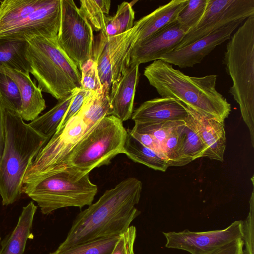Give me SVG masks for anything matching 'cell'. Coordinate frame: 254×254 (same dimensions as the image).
Returning <instances> with one entry per match:
<instances>
[{"label":"cell","mask_w":254,"mask_h":254,"mask_svg":"<svg viewBox=\"0 0 254 254\" xmlns=\"http://www.w3.org/2000/svg\"><path fill=\"white\" fill-rule=\"evenodd\" d=\"M142 188L140 181L129 177L106 190L96 202L77 215L66 238L56 250L120 235L140 214L135 206L139 201Z\"/></svg>","instance_id":"6da1fadb"},{"label":"cell","mask_w":254,"mask_h":254,"mask_svg":"<svg viewBox=\"0 0 254 254\" xmlns=\"http://www.w3.org/2000/svg\"><path fill=\"white\" fill-rule=\"evenodd\" d=\"M144 75L161 97L176 99L200 114L224 123L231 111V105L216 89V75L190 76L159 60L145 67Z\"/></svg>","instance_id":"7a4b0ae2"},{"label":"cell","mask_w":254,"mask_h":254,"mask_svg":"<svg viewBox=\"0 0 254 254\" xmlns=\"http://www.w3.org/2000/svg\"><path fill=\"white\" fill-rule=\"evenodd\" d=\"M5 112V140L0 159L3 205L12 204L20 197L27 170L50 139L30 127L20 114L7 109Z\"/></svg>","instance_id":"3957f363"},{"label":"cell","mask_w":254,"mask_h":254,"mask_svg":"<svg viewBox=\"0 0 254 254\" xmlns=\"http://www.w3.org/2000/svg\"><path fill=\"white\" fill-rule=\"evenodd\" d=\"M97 191L89 173L64 163L44 173L34 183L24 185L22 190L46 215L64 207L89 206Z\"/></svg>","instance_id":"277c9868"},{"label":"cell","mask_w":254,"mask_h":254,"mask_svg":"<svg viewBox=\"0 0 254 254\" xmlns=\"http://www.w3.org/2000/svg\"><path fill=\"white\" fill-rule=\"evenodd\" d=\"M25 51L31 73L42 91L58 101L81 87V72L59 47L57 38L34 37Z\"/></svg>","instance_id":"5b68a950"},{"label":"cell","mask_w":254,"mask_h":254,"mask_svg":"<svg viewBox=\"0 0 254 254\" xmlns=\"http://www.w3.org/2000/svg\"><path fill=\"white\" fill-rule=\"evenodd\" d=\"M223 63L233 85L229 93L239 104L254 147V15L247 18L227 43Z\"/></svg>","instance_id":"8992f818"},{"label":"cell","mask_w":254,"mask_h":254,"mask_svg":"<svg viewBox=\"0 0 254 254\" xmlns=\"http://www.w3.org/2000/svg\"><path fill=\"white\" fill-rule=\"evenodd\" d=\"M127 135L123 122L114 116H106L87 132L62 163L89 173L123 153Z\"/></svg>","instance_id":"52a82bcc"},{"label":"cell","mask_w":254,"mask_h":254,"mask_svg":"<svg viewBox=\"0 0 254 254\" xmlns=\"http://www.w3.org/2000/svg\"><path fill=\"white\" fill-rule=\"evenodd\" d=\"M137 35L134 25L129 30L114 36L100 32L94 39L92 59L97 64L102 84L107 85L110 90L129 66Z\"/></svg>","instance_id":"ba28073f"},{"label":"cell","mask_w":254,"mask_h":254,"mask_svg":"<svg viewBox=\"0 0 254 254\" xmlns=\"http://www.w3.org/2000/svg\"><path fill=\"white\" fill-rule=\"evenodd\" d=\"M57 42L79 70L83 64L92 58L93 29L73 0H61Z\"/></svg>","instance_id":"9c48e42d"},{"label":"cell","mask_w":254,"mask_h":254,"mask_svg":"<svg viewBox=\"0 0 254 254\" xmlns=\"http://www.w3.org/2000/svg\"><path fill=\"white\" fill-rule=\"evenodd\" d=\"M88 131L78 113L57 130L41 149L25 174L23 185L34 183L41 175L62 163Z\"/></svg>","instance_id":"30bf717a"},{"label":"cell","mask_w":254,"mask_h":254,"mask_svg":"<svg viewBox=\"0 0 254 254\" xmlns=\"http://www.w3.org/2000/svg\"><path fill=\"white\" fill-rule=\"evenodd\" d=\"M252 15H254V0H208L199 23L185 34L175 50L190 44L230 22L246 20Z\"/></svg>","instance_id":"8fae6325"},{"label":"cell","mask_w":254,"mask_h":254,"mask_svg":"<svg viewBox=\"0 0 254 254\" xmlns=\"http://www.w3.org/2000/svg\"><path fill=\"white\" fill-rule=\"evenodd\" d=\"M163 234L167 248L181 250L190 254H211L238 239H243V221H235L221 230L196 232L186 229L164 232Z\"/></svg>","instance_id":"7c38bea8"},{"label":"cell","mask_w":254,"mask_h":254,"mask_svg":"<svg viewBox=\"0 0 254 254\" xmlns=\"http://www.w3.org/2000/svg\"><path fill=\"white\" fill-rule=\"evenodd\" d=\"M61 19V0H44L43 4L0 39L27 41L42 36L57 38Z\"/></svg>","instance_id":"4fadbf2b"},{"label":"cell","mask_w":254,"mask_h":254,"mask_svg":"<svg viewBox=\"0 0 254 254\" xmlns=\"http://www.w3.org/2000/svg\"><path fill=\"white\" fill-rule=\"evenodd\" d=\"M244 20L230 22L190 44L165 54L160 60L180 68L193 67L200 63L217 46L230 39L233 32Z\"/></svg>","instance_id":"5bb4252c"},{"label":"cell","mask_w":254,"mask_h":254,"mask_svg":"<svg viewBox=\"0 0 254 254\" xmlns=\"http://www.w3.org/2000/svg\"><path fill=\"white\" fill-rule=\"evenodd\" d=\"M186 32L176 21L149 38L134 46L129 64H138L159 60L175 50Z\"/></svg>","instance_id":"9a60e30c"},{"label":"cell","mask_w":254,"mask_h":254,"mask_svg":"<svg viewBox=\"0 0 254 254\" xmlns=\"http://www.w3.org/2000/svg\"><path fill=\"white\" fill-rule=\"evenodd\" d=\"M187 107L188 112L187 120L206 147L205 157L223 162L226 145L224 123Z\"/></svg>","instance_id":"2e32d148"},{"label":"cell","mask_w":254,"mask_h":254,"mask_svg":"<svg viewBox=\"0 0 254 254\" xmlns=\"http://www.w3.org/2000/svg\"><path fill=\"white\" fill-rule=\"evenodd\" d=\"M187 107L171 97L156 98L146 101L133 111L131 119L134 123H153L186 121Z\"/></svg>","instance_id":"e0dca14e"},{"label":"cell","mask_w":254,"mask_h":254,"mask_svg":"<svg viewBox=\"0 0 254 254\" xmlns=\"http://www.w3.org/2000/svg\"><path fill=\"white\" fill-rule=\"evenodd\" d=\"M138 64H130L119 81L114 83L109 94L112 115L124 122L130 119L139 73Z\"/></svg>","instance_id":"ac0fdd59"},{"label":"cell","mask_w":254,"mask_h":254,"mask_svg":"<svg viewBox=\"0 0 254 254\" xmlns=\"http://www.w3.org/2000/svg\"><path fill=\"white\" fill-rule=\"evenodd\" d=\"M0 71L9 76L19 89L21 108L20 116L24 121H32L45 109V100L41 89L33 81L29 72L0 67Z\"/></svg>","instance_id":"d6986e66"},{"label":"cell","mask_w":254,"mask_h":254,"mask_svg":"<svg viewBox=\"0 0 254 254\" xmlns=\"http://www.w3.org/2000/svg\"><path fill=\"white\" fill-rule=\"evenodd\" d=\"M188 0H172L134 23L138 32L136 45L175 22Z\"/></svg>","instance_id":"ffe728a7"},{"label":"cell","mask_w":254,"mask_h":254,"mask_svg":"<svg viewBox=\"0 0 254 254\" xmlns=\"http://www.w3.org/2000/svg\"><path fill=\"white\" fill-rule=\"evenodd\" d=\"M37 209L31 201L22 208L13 230L1 242L0 254H23L27 241L33 237L31 232Z\"/></svg>","instance_id":"44dd1931"},{"label":"cell","mask_w":254,"mask_h":254,"mask_svg":"<svg viewBox=\"0 0 254 254\" xmlns=\"http://www.w3.org/2000/svg\"><path fill=\"white\" fill-rule=\"evenodd\" d=\"M110 92L108 86L102 84L101 89L91 92L78 112L88 130L103 118L112 115Z\"/></svg>","instance_id":"7402d4cb"},{"label":"cell","mask_w":254,"mask_h":254,"mask_svg":"<svg viewBox=\"0 0 254 254\" xmlns=\"http://www.w3.org/2000/svg\"><path fill=\"white\" fill-rule=\"evenodd\" d=\"M123 153L133 162L155 170L165 172L169 167L164 157L143 145L131 135L128 129Z\"/></svg>","instance_id":"603a6c76"},{"label":"cell","mask_w":254,"mask_h":254,"mask_svg":"<svg viewBox=\"0 0 254 254\" xmlns=\"http://www.w3.org/2000/svg\"><path fill=\"white\" fill-rule=\"evenodd\" d=\"M58 101L50 110L32 121L29 126L41 134L50 139L57 131L68 106L78 90Z\"/></svg>","instance_id":"cb8c5ba5"},{"label":"cell","mask_w":254,"mask_h":254,"mask_svg":"<svg viewBox=\"0 0 254 254\" xmlns=\"http://www.w3.org/2000/svg\"><path fill=\"white\" fill-rule=\"evenodd\" d=\"M27 43L24 40L0 39V67L29 72Z\"/></svg>","instance_id":"d4e9b609"},{"label":"cell","mask_w":254,"mask_h":254,"mask_svg":"<svg viewBox=\"0 0 254 254\" xmlns=\"http://www.w3.org/2000/svg\"><path fill=\"white\" fill-rule=\"evenodd\" d=\"M81 11L84 15L93 30L106 34L107 17L111 6L110 0H81Z\"/></svg>","instance_id":"484cf974"},{"label":"cell","mask_w":254,"mask_h":254,"mask_svg":"<svg viewBox=\"0 0 254 254\" xmlns=\"http://www.w3.org/2000/svg\"><path fill=\"white\" fill-rule=\"evenodd\" d=\"M134 12L132 5L124 1L118 6L116 14L107 17L106 35L114 36L131 29L134 25Z\"/></svg>","instance_id":"4316f807"},{"label":"cell","mask_w":254,"mask_h":254,"mask_svg":"<svg viewBox=\"0 0 254 254\" xmlns=\"http://www.w3.org/2000/svg\"><path fill=\"white\" fill-rule=\"evenodd\" d=\"M185 124L176 128L162 146L169 167L183 166L192 161L185 155L183 150L182 128Z\"/></svg>","instance_id":"83f0119b"},{"label":"cell","mask_w":254,"mask_h":254,"mask_svg":"<svg viewBox=\"0 0 254 254\" xmlns=\"http://www.w3.org/2000/svg\"><path fill=\"white\" fill-rule=\"evenodd\" d=\"M119 236L98 239L49 254H111Z\"/></svg>","instance_id":"f1b7e54d"},{"label":"cell","mask_w":254,"mask_h":254,"mask_svg":"<svg viewBox=\"0 0 254 254\" xmlns=\"http://www.w3.org/2000/svg\"><path fill=\"white\" fill-rule=\"evenodd\" d=\"M208 1V0H188L187 4L180 12L176 21L186 34L199 23L205 12Z\"/></svg>","instance_id":"f546056e"},{"label":"cell","mask_w":254,"mask_h":254,"mask_svg":"<svg viewBox=\"0 0 254 254\" xmlns=\"http://www.w3.org/2000/svg\"><path fill=\"white\" fill-rule=\"evenodd\" d=\"M182 128L183 150L191 161L205 157L207 148L198 133L187 120Z\"/></svg>","instance_id":"4dcf8cb0"},{"label":"cell","mask_w":254,"mask_h":254,"mask_svg":"<svg viewBox=\"0 0 254 254\" xmlns=\"http://www.w3.org/2000/svg\"><path fill=\"white\" fill-rule=\"evenodd\" d=\"M185 123V121L153 123H135L131 130L138 133L152 135L160 142L162 146L169 135L176 128Z\"/></svg>","instance_id":"1f68e13d"},{"label":"cell","mask_w":254,"mask_h":254,"mask_svg":"<svg viewBox=\"0 0 254 254\" xmlns=\"http://www.w3.org/2000/svg\"><path fill=\"white\" fill-rule=\"evenodd\" d=\"M0 98L5 109L20 113L21 99L18 86L13 80L1 71Z\"/></svg>","instance_id":"d6a6232c"},{"label":"cell","mask_w":254,"mask_h":254,"mask_svg":"<svg viewBox=\"0 0 254 254\" xmlns=\"http://www.w3.org/2000/svg\"><path fill=\"white\" fill-rule=\"evenodd\" d=\"M81 88L96 91L101 88V82L96 62L90 59L84 62L80 69Z\"/></svg>","instance_id":"836d02e7"},{"label":"cell","mask_w":254,"mask_h":254,"mask_svg":"<svg viewBox=\"0 0 254 254\" xmlns=\"http://www.w3.org/2000/svg\"><path fill=\"white\" fill-rule=\"evenodd\" d=\"M244 254H254V194L250 199V209L247 218L243 221Z\"/></svg>","instance_id":"e575fe53"},{"label":"cell","mask_w":254,"mask_h":254,"mask_svg":"<svg viewBox=\"0 0 254 254\" xmlns=\"http://www.w3.org/2000/svg\"><path fill=\"white\" fill-rule=\"evenodd\" d=\"M136 237V228L130 226L119 236L111 254H134V244Z\"/></svg>","instance_id":"d590c367"},{"label":"cell","mask_w":254,"mask_h":254,"mask_svg":"<svg viewBox=\"0 0 254 254\" xmlns=\"http://www.w3.org/2000/svg\"><path fill=\"white\" fill-rule=\"evenodd\" d=\"M91 92L81 88L78 90L73 97L57 130L64 127L67 122L79 112L85 100Z\"/></svg>","instance_id":"8d00e7d4"},{"label":"cell","mask_w":254,"mask_h":254,"mask_svg":"<svg viewBox=\"0 0 254 254\" xmlns=\"http://www.w3.org/2000/svg\"><path fill=\"white\" fill-rule=\"evenodd\" d=\"M128 130L133 137L145 146L154 150L165 158L161 143L153 136L147 133L132 131L131 129Z\"/></svg>","instance_id":"74e56055"},{"label":"cell","mask_w":254,"mask_h":254,"mask_svg":"<svg viewBox=\"0 0 254 254\" xmlns=\"http://www.w3.org/2000/svg\"><path fill=\"white\" fill-rule=\"evenodd\" d=\"M211 254H244V242L243 239H238Z\"/></svg>","instance_id":"f35d334b"},{"label":"cell","mask_w":254,"mask_h":254,"mask_svg":"<svg viewBox=\"0 0 254 254\" xmlns=\"http://www.w3.org/2000/svg\"><path fill=\"white\" fill-rule=\"evenodd\" d=\"M5 108L0 98V159L3 151L5 140Z\"/></svg>","instance_id":"ab89813d"},{"label":"cell","mask_w":254,"mask_h":254,"mask_svg":"<svg viewBox=\"0 0 254 254\" xmlns=\"http://www.w3.org/2000/svg\"></svg>","instance_id":"60d3db41"}]
</instances>
